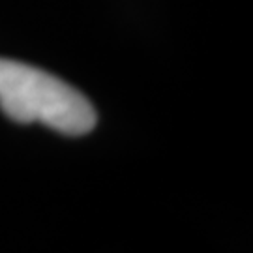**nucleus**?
Wrapping results in <instances>:
<instances>
[{"label": "nucleus", "mask_w": 253, "mask_h": 253, "mask_svg": "<svg viewBox=\"0 0 253 253\" xmlns=\"http://www.w3.org/2000/svg\"><path fill=\"white\" fill-rule=\"evenodd\" d=\"M0 111L11 122H40L70 137L90 133L98 120L94 105L72 84L9 58H0Z\"/></svg>", "instance_id": "obj_1"}]
</instances>
